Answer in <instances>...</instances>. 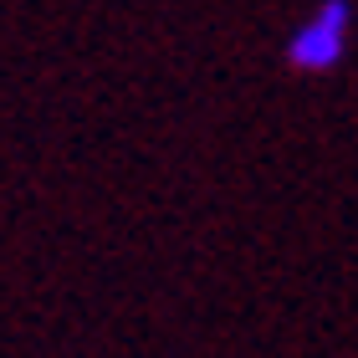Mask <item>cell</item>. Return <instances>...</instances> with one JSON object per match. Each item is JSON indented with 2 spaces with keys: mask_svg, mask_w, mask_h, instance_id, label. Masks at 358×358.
Masks as SVG:
<instances>
[{
  "mask_svg": "<svg viewBox=\"0 0 358 358\" xmlns=\"http://www.w3.org/2000/svg\"><path fill=\"white\" fill-rule=\"evenodd\" d=\"M353 41V0H317L287 36V67L297 72H333Z\"/></svg>",
  "mask_w": 358,
  "mask_h": 358,
  "instance_id": "cell-1",
  "label": "cell"
}]
</instances>
